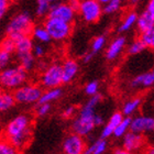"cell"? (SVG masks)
<instances>
[{"label": "cell", "instance_id": "16", "mask_svg": "<svg viewBox=\"0 0 154 154\" xmlns=\"http://www.w3.org/2000/svg\"><path fill=\"white\" fill-rule=\"evenodd\" d=\"M125 116L122 115L121 111H116L112 115L110 116L109 120L107 121V123L103 125V130H101V133H100V138L103 139H108L110 138L111 135L113 134V131L115 129L117 128V125L122 121Z\"/></svg>", "mask_w": 154, "mask_h": 154}, {"label": "cell", "instance_id": "33", "mask_svg": "<svg viewBox=\"0 0 154 154\" xmlns=\"http://www.w3.org/2000/svg\"><path fill=\"white\" fill-rule=\"evenodd\" d=\"M0 50L12 54L14 50H16V41L10 38V36H7V38H5L2 41L0 42Z\"/></svg>", "mask_w": 154, "mask_h": 154}, {"label": "cell", "instance_id": "30", "mask_svg": "<svg viewBox=\"0 0 154 154\" xmlns=\"http://www.w3.org/2000/svg\"><path fill=\"white\" fill-rule=\"evenodd\" d=\"M145 45L143 44V42L140 38H137L132 42L131 44L129 45L128 48V54L129 55H138L145 50Z\"/></svg>", "mask_w": 154, "mask_h": 154}, {"label": "cell", "instance_id": "47", "mask_svg": "<svg viewBox=\"0 0 154 154\" xmlns=\"http://www.w3.org/2000/svg\"><path fill=\"white\" fill-rule=\"evenodd\" d=\"M141 0H131V3H133V5H135V3H138V2H140Z\"/></svg>", "mask_w": 154, "mask_h": 154}, {"label": "cell", "instance_id": "10", "mask_svg": "<svg viewBox=\"0 0 154 154\" xmlns=\"http://www.w3.org/2000/svg\"><path fill=\"white\" fill-rule=\"evenodd\" d=\"M122 148L133 153H138L142 151L145 145V138L141 133H137L129 130L122 137Z\"/></svg>", "mask_w": 154, "mask_h": 154}, {"label": "cell", "instance_id": "22", "mask_svg": "<svg viewBox=\"0 0 154 154\" xmlns=\"http://www.w3.org/2000/svg\"><path fill=\"white\" fill-rule=\"evenodd\" d=\"M137 20H138V14L137 13L133 12V11L129 12L121 21V23H120V26L118 28V31L120 33H125L130 31L137 24Z\"/></svg>", "mask_w": 154, "mask_h": 154}, {"label": "cell", "instance_id": "42", "mask_svg": "<svg viewBox=\"0 0 154 154\" xmlns=\"http://www.w3.org/2000/svg\"><path fill=\"white\" fill-rule=\"evenodd\" d=\"M112 154H137V153H133V152H130L128 150H125L123 148H117L115 149V151H113Z\"/></svg>", "mask_w": 154, "mask_h": 154}, {"label": "cell", "instance_id": "36", "mask_svg": "<svg viewBox=\"0 0 154 154\" xmlns=\"http://www.w3.org/2000/svg\"><path fill=\"white\" fill-rule=\"evenodd\" d=\"M10 61H11V54L6 51L0 50V71L8 67Z\"/></svg>", "mask_w": 154, "mask_h": 154}, {"label": "cell", "instance_id": "19", "mask_svg": "<svg viewBox=\"0 0 154 154\" xmlns=\"http://www.w3.org/2000/svg\"><path fill=\"white\" fill-rule=\"evenodd\" d=\"M63 95V90L60 87L48 88L45 91H42V95L38 99V103H51L55 100L60 99Z\"/></svg>", "mask_w": 154, "mask_h": 154}, {"label": "cell", "instance_id": "23", "mask_svg": "<svg viewBox=\"0 0 154 154\" xmlns=\"http://www.w3.org/2000/svg\"><path fill=\"white\" fill-rule=\"evenodd\" d=\"M14 105H16V99L13 97V94L7 90L0 93V112L11 109Z\"/></svg>", "mask_w": 154, "mask_h": 154}, {"label": "cell", "instance_id": "1", "mask_svg": "<svg viewBox=\"0 0 154 154\" xmlns=\"http://www.w3.org/2000/svg\"><path fill=\"white\" fill-rule=\"evenodd\" d=\"M32 120L28 115H18L7 123L3 130V138L19 151L29 144L32 135Z\"/></svg>", "mask_w": 154, "mask_h": 154}, {"label": "cell", "instance_id": "41", "mask_svg": "<svg viewBox=\"0 0 154 154\" xmlns=\"http://www.w3.org/2000/svg\"><path fill=\"white\" fill-rule=\"evenodd\" d=\"M10 5V0H0V11L6 12Z\"/></svg>", "mask_w": 154, "mask_h": 154}, {"label": "cell", "instance_id": "2", "mask_svg": "<svg viewBox=\"0 0 154 154\" xmlns=\"http://www.w3.org/2000/svg\"><path fill=\"white\" fill-rule=\"evenodd\" d=\"M101 100L103 96L99 93L89 97L88 101L82 107L76 118L72 122V131L80 137H87L94 131L96 128L94 125V116L96 113L95 109Z\"/></svg>", "mask_w": 154, "mask_h": 154}, {"label": "cell", "instance_id": "35", "mask_svg": "<svg viewBox=\"0 0 154 154\" xmlns=\"http://www.w3.org/2000/svg\"><path fill=\"white\" fill-rule=\"evenodd\" d=\"M51 111V103H38L35 108V115L40 118L45 117Z\"/></svg>", "mask_w": 154, "mask_h": 154}, {"label": "cell", "instance_id": "43", "mask_svg": "<svg viewBox=\"0 0 154 154\" xmlns=\"http://www.w3.org/2000/svg\"><path fill=\"white\" fill-rule=\"evenodd\" d=\"M94 56H95V54H94L93 52H87L86 54L84 55L83 61L85 62V63H88V62H90L91 60H93Z\"/></svg>", "mask_w": 154, "mask_h": 154}, {"label": "cell", "instance_id": "18", "mask_svg": "<svg viewBox=\"0 0 154 154\" xmlns=\"http://www.w3.org/2000/svg\"><path fill=\"white\" fill-rule=\"evenodd\" d=\"M33 48V42L32 38H30L29 35L26 36H21V38H17L16 40V52L17 57L20 55L28 54V53H32Z\"/></svg>", "mask_w": 154, "mask_h": 154}, {"label": "cell", "instance_id": "31", "mask_svg": "<svg viewBox=\"0 0 154 154\" xmlns=\"http://www.w3.org/2000/svg\"><path fill=\"white\" fill-rule=\"evenodd\" d=\"M50 8H51V3L46 1V0H38L36 3V16L38 17H45L48 16L50 12Z\"/></svg>", "mask_w": 154, "mask_h": 154}, {"label": "cell", "instance_id": "6", "mask_svg": "<svg viewBox=\"0 0 154 154\" xmlns=\"http://www.w3.org/2000/svg\"><path fill=\"white\" fill-rule=\"evenodd\" d=\"M42 95L41 87L35 84H24L19 88H17L13 93V97L16 103L28 105V103H35L38 101Z\"/></svg>", "mask_w": 154, "mask_h": 154}, {"label": "cell", "instance_id": "44", "mask_svg": "<svg viewBox=\"0 0 154 154\" xmlns=\"http://www.w3.org/2000/svg\"><path fill=\"white\" fill-rule=\"evenodd\" d=\"M144 154H154V145H151V146L145 149Z\"/></svg>", "mask_w": 154, "mask_h": 154}, {"label": "cell", "instance_id": "3", "mask_svg": "<svg viewBox=\"0 0 154 154\" xmlns=\"http://www.w3.org/2000/svg\"><path fill=\"white\" fill-rule=\"evenodd\" d=\"M28 80V72L18 66H9L0 71V87L7 91L16 90Z\"/></svg>", "mask_w": 154, "mask_h": 154}, {"label": "cell", "instance_id": "46", "mask_svg": "<svg viewBox=\"0 0 154 154\" xmlns=\"http://www.w3.org/2000/svg\"><path fill=\"white\" fill-rule=\"evenodd\" d=\"M5 13H6V12H3V11H0V21H1V19H2V17L5 16Z\"/></svg>", "mask_w": 154, "mask_h": 154}, {"label": "cell", "instance_id": "28", "mask_svg": "<svg viewBox=\"0 0 154 154\" xmlns=\"http://www.w3.org/2000/svg\"><path fill=\"white\" fill-rule=\"evenodd\" d=\"M0 154H20V151L6 139H0Z\"/></svg>", "mask_w": 154, "mask_h": 154}, {"label": "cell", "instance_id": "40", "mask_svg": "<svg viewBox=\"0 0 154 154\" xmlns=\"http://www.w3.org/2000/svg\"><path fill=\"white\" fill-rule=\"evenodd\" d=\"M68 5L72 9L74 10L75 12H78V9H79V5H80V0H68Z\"/></svg>", "mask_w": 154, "mask_h": 154}, {"label": "cell", "instance_id": "20", "mask_svg": "<svg viewBox=\"0 0 154 154\" xmlns=\"http://www.w3.org/2000/svg\"><path fill=\"white\" fill-rule=\"evenodd\" d=\"M141 105H142L141 97H134V98L127 100L123 103V107H122V111H121L122 115L125 116V117H131L132 115H134L138 111L139 108L141 107Z\"/></svg>", "mask_w": 154, "mask_h": 154}, {"label": "cell", "instance_id": "8", "mask_svg": "<svg viewBox=\"0 0 154 154\" xmlns=\"http://www.w3.org/2000/svg\"><path fill=\"white\" fill-rule=\"evenodd\" d=\"M41 84L46 89L60 87L63 84L62 79V65L52 64L41 75Z\"/></svg>", "mask_w": 154, "mask_h": 154}, {"label": "cell", "instance_id": "48", "mask_svg": "<svg viewBox=\"0 0 154 154\" xmlns=\"http://www.w3.org/2000/svg\"><path fill=\"white\" fill-rule=\"evenodd\" d=\"M46 1H48V2L51 3V2H54V1H56V0H46Z\"/></svg>", "mask_w": 154, "mask_h": 154}, {"label": "cell", "instance_id": "9", "mask_svg": "<svg viewBox=\"0 0 154 154\" xmlns=\"http://www.w3.org/2000/svg\"><path fill=\"white\" fill-rule=\"evenodd\" d=\"M86 146L84 137L72 132L64 139L62 144V151L63 154H83Z\"/></svg>", "mask_w": 154, "mask_h": 154}, {"label": "cell", "instance_id": "29", "mask_svg": "<svg viewBox=\"0 0 154 154\" xmlns=\"http://www.w3.org/2000/svg\"><path fill=\"white\" fill-rule=\"evenodd\" d=\"M103 11L106 14H112L119 11V9L122 6V0H110L109 2H107L106 5H103Z\"/></svg>", "mask_w": 154, "mask_h": 154}, {"label": "cell", "instance_id": "27", "mask_svg": "<svg viewBox=\"0 0 154 154\" xmlns=\"http://www.w3.org/2000/svg\"><path fill=\"white\" fill-rule=\"evenodd\" d=\"M139 38L143 42V44L145 45V48H152V50H154V26L152 29L146 30L144 32H142Z\"/></svg>", "mask_w": 154, "mask_h": 154}, {"label": "cell", "instance_id": "50", "mask_svg": "<svg viewBox=\"0 0 154 154\" xmlns=\"http://www.w3.org/2000/svg\"><path fill=\"white\" fill-rule=\"evenodd\" d=\"M0 127H1V122H0Z\"/></svg>", "mask_w": 154, "mask_h": 154}, {"label": "cell", "instance_id": "4", "mask_svg": "<svg viewBox=\"0 0 154 154\" xmlns=\"http://www.w3.org/2000/svg\"><path fill=\"white\" fill-rule=\"evenodd\" d=\"M33 30L32 18L28 12H20L13 17L6 29L7 36L16 41L21 36L30 35Z\"/></svg>", "mask_w": 154, "mask_h": 154}, {"label": "cell", "instance_id": "13", "mask_svg": "<svg viewBox=\"0 0 154 154\" xmlns=\"http://www.w3.org/2000/svg\"><path fill=\"white\" fill-rule=\"evenodd\" d=\"M135 26L141 33L152 29L154 26V0H149L148 6L140 16H138Z\"/></svg>", "mask_w": 154, "mask_h": 154}, {"label": "cell", "instance_id": "11", "mask_svg": "<svg viewBox=\"0 0 154 154\" xmlns=\"http://www.w3.org/2000/svg\"><path fill=\"white\" fill-rule=\"evenodd\" d=\"M130 130L137 133H152L154 132V117L140 115L131 119Z\"/></svg>", "mask_w": 154, "mask_h": 154}, {"label": "cell", "instance_id": "45", "mask_svg": "<svg viewBox=\"0 0 154 154\" xmlns=\"http://www.w3.org/2000/svg\"><path fill=\"white\" fill-rule=\"evenodd\" d=\"M97 1H98L100 5H106L107 2H109L110 0H97Z\"/></svg>", "mask_w": 154, "mask_h": 154}, {"label": "cell", "instance_id": "25", "mask_svg": "<svg viewBox=\"0 0 154 154\" xmlns=\"http://www.w3.org/2000/svg\"><path fill=\"white\" fill-rule=\"evenodd\" d=\"M18 60H19V65L22 68H24L26 72L31 71L35 64V57H34L33 53L20 55V56H18Z\"/></svg>", "mask_w": 154, "mask_h": 154}, {"label": "cell", "instance_id": "5", "mask_svg": "<svg viewBox=\"0 0 154 154\" xmlns=\"http://www.w3.org/2000/svg\"><path fill=\"white\" fill-rule=\"evenodd\" d=\"M44 28L48 32L51 40L55 41H64L72 33V23L65 22L63 20L56 19V18H51L48 17L45 20Z\"/></svg>", "mask_w": 154, "mask_h": 154}, {"label": "cell", "instance_id": "24", "mask_svg": "<svg viewBox=\"0 0 154 154\" xmlns=\"http://www.w3.org/2000/svg\"><path fill=\"white\" fill-rule=\"evenodd\" d=\"M131 117H123L122 121L117 125V128L113 131V137L116 138H122L127 132L130 130V123H131Z\"/></svg>", "mask_w": 154, "mask_h": 154}, {"label": "cell", "instance_id": "14", "mask_svg": "<svg viewBox=\"0 0 154 154\" xmlns=\"http://www.w3.org/2000/svg\"><path fill=\"white\" fill-rule=\"evenodd\" d=\"M127 45V38L125 36H117L110 42L106 51V57L108 61H115L121 55V53L125 50Z\"/></svg>", "mask_w": 154, "mask_h": 154}, {"label": "cell", "instance_id": "38", "mask_svg": "<svg viewBox=\"0 0 154 154\" xmlns=\"http://www.w3.org/2000/svg\"><path fill=\"white\" fill-rule=\"evenodd\" d=\"M32 53L34 55V57H42L45 54V48L42 44H35L33 45Z\"/></svg>", "mask_w": 154, "mask_h": 154}, {"label": "cell", "instance_id": "37", "mask_svg": "<svg viewBox=\"0 0 154 154\" xmlns=\"http://www.w3.org/2000/svg\"><path fill=\"white\" fill-rule=\"evenodd\" d=\"M75 115H76V107L75 106L66 107V108L63 110V112H62L63 118H65V119H71V118H73Z\"/></svg>", "mask_w": 154, "mask_h": 154}, {"label": "cell", "instance_id": "32", "mask_svg": "<svg viewBox=\"0 0 154 154\" xmlns=\"http://www.w3.org/2000/svg\"><path fill=\"white\" fill-rule=\"evenodd\" d=\"M106 42H107V38L105 35H99L95 38L91 42V51L94 54H97L98 52H100L105 48V45H106Z\"/></svg>", "mask_w": 154, "mask_h": 154}, {"label": "cell", "instance_id": "7", "mask_svg": "<svg viewBox=\"0 0 154 154\" xmlns=\"http://www.w3.org/2000/svg\"><path fill=\"white\" fill-rule=\"evenodd\" d=\"M78 12L87 23H95L103 16V5L97 0H82Z\"/></svg>", "mask_w": 154, "mask_h": 154}, {"label": "cell", "instance_id": "15", "mask_svg": "<svg viewBox=\"0 0 154 154\" xmlns=\"http://www.w3.org/2000/svg\"><path fill=\"white\" fill-rule=\"evenodd\" d=\"M79 72V65L75 60L68 58L62 64V79L63 83L68 84L76 78Z\"/></svg>", "mask_w": 154, "mask_h": 154}, {"label": "cell", "instance_id": "12", "mask_svg": "<svg viewBox=\"0 0 154 154\" xmlns=\"http://www.w3.org/2000/svg\"><path fill=\"white\" fill-rule=\"evenodd\" d=\"M75 12L74 10L72 9L68 3H55L50 8V12L48 16L51 18H56V19L63 20L65 22L72 23L75 19Z\"/></svg>", "mask_w": 154, "mask_h": 154}, {"label": "cell", "instance_id": "21", "mask_svg": "<svg viewBox=\"0 0 154 154\" xmlns=\"http://www.w3.org/2000/svg\"><path fill=\"white\" fill-rule=\"evenodd\" d=\"M108 142L107 139L99 138L96 141H94L89 146H86L83 154H103L107 151Z\"/></svg>", "mask_w": 154, "mask_h": 154}, {"label": "cell", "instance_id": "26", "mask_svg": "<svg viewBox=\"0 0 154 154\" xmlns=\"http://www.w3.org/2000/svg\"><path fill=\"white\" fill-rule=\"evenodd\" d=\"M31 33H32L33 38L40 43H48L51 41V36L44 26H35V28H33Z\"/></svg>", "mask_w": 154, "mask_h": 154}, {"label": "cell", "instance_id": "34", "mask_svg": "<svg viewBox=\"0 0 154 154\" xmlns=\"http://www.w3.org/2000/svg\"><path fill=\"white\" fill-rule=\"evenodd\" d=\"M99 91V83L97 80H91L85 86V93L88 96H94Z\"/></svg>", "mask_w": 154, "mask_h": 154}, {"label": "cell", "instance_id": "17", "mask_svg": "<svg viewBox=\"0 0 154 154\" xmlns=\"http://www.w3.org/2000/svg\"><path fill=\"white\" fill-rule=\"evenodd\" d=\"M154 85V69L138 75L130 82L132 88H150Z\"/></svg>", "mask_w": 154, "mask_h": 154}, {"label": "cell", "instance_id": "49", "mask_svg": "<svg viewBox=\"0 0 154 154\" xmlns=\"http://www.w3.org/2000/svg\"><path fill=\"white\" fill-rule=\"evenodd\" d=\"M1 91H2V90H1V87H0V93H1Z\"/></svg>", "mask_w": 154, "mask_h": 154}, {"label": "cell", "instance_id": "39", "mask_svg": "<svg viewBox=\"0 0 154 154\" xmlns=\"http://www.w3.org/2000/svg\"><path fill=\"white\" fill-rule=\"evenodd\" d=\"M103 117L101 115H98V113H95L94 116V125L95 127H101L103 125Z\"/></svg>", "mask_w": 154, "mask_h": 154}]
</instances>
